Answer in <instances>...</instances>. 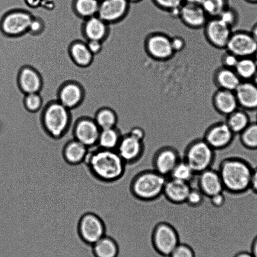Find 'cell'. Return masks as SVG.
Segmentation results:
<instances>
[{"mask_svg":"<svg viewBox=\"0 0 257 257\" xmlns=\"http://www.w3.org/2000/svg\"><path fill=\"white\" fill-rule=\"evenodd\" d=\"M240 135L241 142L245 147L257 149V122L250 123Z\"/></svg>","mask_w":257,"mask_h":257,"instance_id":"cell-35","label":"cell"},{"mask_svg":"<svg viewBox=\"0 0 257 257\" xmlns=\"http://www.w3.org/2000/svg\"><path fill=\"white\" fill-rule=\"evenodd\" d=\"M128 1H131V2H137L139 0H128Z\"/></svg>","mask_w":257,"mask_h":257,"instance_id":"cell-57","label":"cell"},{"mask_svg":"<svg viewBox=\"0 0 257 257\" xmlns=\"http://www.w3.org/2000/svg\"><path fill=\"white\" fill-rule=\"evenodd\" d=\"M24 1L30 8L35 9L42 5L43 0H24Z\"/></svg>","mask_w":257,"mask_h":257,"instance_id":"cell-49","label":"cell"},{"mask_svg":"<svg viewBox=\"0 0 257 257\" xmlns=\"http://www.w3.org/2000/svg\"><path fill=\"white\" fill-rule=\"evenodd\" d=\"M179 16L187 26L192 28L204 27L208 16L201 5L184 3L180 7Z\"/></svg>","mask_w":257,"mask_h":257,"instance_id":"cell-17","label":"cell"},{"mask_svg":"<svg viewBox=\"0 0 257 257\" xmlns=\"http://www.w3.org/2000/svg\"><path fill=\"white\" fill-rule=\"evenodd\" d=\"M225 49L239 58L253 57L257 50V42L250 32H232Z\"/></svg>","mask_w":257,"mask_h":257,"instance_id":"cell-8","label":"cell"},{"mask_svg":"<svg viewBox=\"0 0 257 257\" xmlns=\"http://www.w3.org/2000/svg\"><path fill=\"white\" fill-rule=\"evenodd\" d=\"M214 80L219 89L232 91L241 81L234 69L222 66L216 71Z\"/></svg>","mask_w":257,"mask_h":257,"instance_id":"cell-26","label":"cell"},{"mask_svg":"<svg viewBox=\"0 0 257 257\" xmlns=\"http://www.w3.org/2000/svg\"><path fill=\"white\" fill-rule=\"evenodd\" d=\"M92 176L98 181L112 183L123 176L126 164L116 150L89 148L84 161Z\"/></svg>","mask_w":257,"mask_h":257,"instance_id":"cell-1","label":"cell"},{"mask_svg":"<svg viewBox=\"0 0 257 257\" xmlns=\"http://www.w3.org/2000/svg\"><path fill=\"white\" fill-rule=\"evenodd\" d=\"M99 5L98 0H75L74 10L79 16L85 19L97 15Z\"/></svg>","mask_w":257,"mask_h":257,"instance_id":"cell-33","label":"cell"},{"mask_svg":"<svg viewBox=\"0 0 257 257\" xmlns=\"http://www.w3.org/2000/svg\"><path fill=\"white\" fill-rule=\"evenodd\" d=\"M116 151L126 164L134 163L143 154L144 141L134 138L127 133L122 136Z\"/></svg>","mask_w":257,"mask_h":257,"instance_id":"cell-14","label":"cell"},{"mask_svg":"<svg viewBox=\"0 0 257 257\" xmlns=\"http://www.w3.org/2000/svg\"><path fill=\"white\" fill-rule=\"evenodd\" d=\"M235 257H253L251 253L247 252H242L238 253Z\"/></svg>","mask_w":257,"mask_h":257,"instance_id":"cell-52","label":"cell"},{"mask_svg":"<svg viewBox=\"0 0 257 257\" xmlns=\"http://www.w3.org/2000/svg\"><path fill=\"white\" fill-rule=\"evenodd\" d=\"M167 179L153 169L141 171L131 182L130 194L144 201L156 199L163 195Z\"/></svg>","mask_w":257,"mask_h":257,"instance_id":"cell-3","label":"cell"},{"mask_svg":"<svg viewBox=\"0 0 257 257\" xmlns=\"http://www.w3.org/2000/svg\"><path fill=\"white\" fill-rule=\"evenodd\" d=\"M69 52L73 61L80 66H87L93 60V55L84 42L77 41L72 42L69 47Z\"/></svg>","mask_w":257,"mask_h":257,"instance_id":"cell-27","label":"cell"},{"mask_svg":"<svg viewBox=\"0 0 257 257\" xmlns=\"http://www.w3.org/2000/svg\"><path fill=\"white\" fill-rule=\"evenodd\" d=\"M253 58H254V60H255V62H256V63L257 64V50H256L255 54L253 56Z\"/></svg>","mask_w":257,"mask_h":257,"instance_id":"cell-56","label":"cell"},{"mask_svg":"<svg viewBox=\"0 0 257 257\" xmlns=\"http://www.w3.org/2000/svg\"><path fill=\"white\" fill-rule=\"evenodd\" d=\"M23 102L26 109L31 112L40 111L43 105L42 98L39 92L25 94Z\"/></svg>","mask_w":257,"mask_h":257,"instance_id":"cell-37","label":"cell"},{"mask_svg":"<svg viewBox=\"0 0 257 257\" xmlns=\"http://www.w3.org/2000/svg\"><path fill=\"white\" fill-rule=\"evenodd\" d=\"M88 150L86 146L73 139L64 145L63 156L68 163L77 165L84 161Z\"/></svg>","mask_w":257,"mask_h":257,"instance_id":"cell-25","label":"cell"},{"mask_svg":"<svg viewBox=\"0 0 257 257\" xmlns=\"http://www.w3.org/2000/svg\"><path fill=\"white\" fill-rule=\"evenodd\" d=\"M18 83L22 91L26 94L39 92L42 81L39 73L29 66L23 67L18 75Z\"/></svg>","mask_w":257,"mask_h":257,"instance_id":"cell-23","label":"cell"},{"mask_svg":"<svg viewBox=\"0 0 257 257\" xmlns=\"http://www.w3.org/2000/svg\"><path fill=\"white\" fill-rule=\"evenodd\" d=\"M160 8L169 11L174 14L176 12L179 13V10L183 4L184 0H154Z\"/></svg>","mask_w":257,"mask_h":257,"instance_id":"cell-38","label":"cell"},{"mask_svg":"<svg viewBox=\"0 0 257 257\" xmlns=\"http://www.w3.org/2000/svg\"><path fill=\"white\" fill-rule=\"evenodd\" d=\"M218 172L224 190L229 194H244L250 188L253 170L245 161L237 158L226 159Z\"/></svg>","mask_w":257,"mask_h":257,"instance_id":"cell-2","label":"cell"},{"mask_svg":"<svg viewBox=\"0 0 257 257\" xmlns=\"http://www.w3.org/2000/svg\"><path fill=\"white\" fill-rule=\"evenodd\" d=\"M211 204L216 207H220L225 202V194L221 192L209 198Z\"/></svg>","mask_w":257,"mask_h":257,"instance_id":"cell-45","label":"cell"},{"mask_svg":"<svg viewBox=\"0 0 257 257\" xmlns=\"http://www.w3.org/2000/svg\"><path fill=\"white\" fill-rule=\"evenodd\" d=\"M250 188L253 193L257 195V168L253 170Z\"/></svg>","mask_w":257,"mask_h":257,"instance_id":"cell-48","label":"cell"},{"mask_svg":"<svg viewBox=\"0 0 257 257\" xmlns=\"http://www.w3.org/2000/svg\"><path fill=\"white\" fill-rule=\"evenodd\" d=\"M226 123L234 134H240L250 123L246 112L238 109L227 116Z\"/></svg>","mask_w":257,"mask_h":257,"instance_id":"cell-31","label":"cell"},{"mask_svg":"<svg viewBox=\"0 0 257 257\" xmlns=\"http://www.w3.org/2000/svg\"><path fill=\"white\" fill-rule=\"evenodd\" d=\"M204 28L206 38L212 46L217 49H225L232 28L218 17L208 20Z\"/></svg>","mask_w":257,"mask_h":257,"instance_id":"cell-9","label":"cell"},{"mask_svg":"<svg viewBox=\"0 0 257 257\" xmlns=\"http://www.w3.org/2000/svg\"><path fill=\"white\" fill-rule=\"evenodd\" d=\"M108 24L97 15L87 18L83 25V33L87 40L103 41L108 33Z\"/></svg>","mask_w":257,"mask_h":257,"instance_id":"cell-24","label":"cell"},{"mask_svg":"<svg viewBox=\"0 0 257 257\" xmlns=\"http://www.w3.org/2000/svg\"><path fill=\"white\" fill-rule=\"evenodd\" d=\"M195 175L189 165L183 160H181L169 177L190 183Z\"/></svg>","mask_w":257,"mask_h":257,"instance_id":"cell-34","label":"cell"},{"mask_svg":"<svg viewBox=\"0 0 257 257\" xmlns=\"http://www.w3.org/2000/svg\"><path fill=\"white\" fill-rule=\"evenodd\" d=\"M86 44L93 55L100 53L102 50V41L96 40H89L87 41Z\"/></svg>","mask_w":257,"mask_h":257,"instance_id":"cell-44","label":"cell"},{"mask_svg":"<svg viewBox=\"0 0 257 257\" xmlns=\"http://www.w3.org/2000/svg\"><path fill=\"white\" fill-rule=\"evenodd\" d=\"M93 119L100 130L116 127L118 122L116 112L105 106L100 107L96 110Z\"/></svg>","mask_w":257,"mask_h":257,"instance_id":"cell-29","label":"cell"},{"mask_svg":"<svg viewBox=\"0 0 257 257\" xmlns=\"http://www.w3.org/2000/svg\"><path fill=\"white\" fill-rule=\"evenodd\" d=\"M92 247L96 257H115L117 253L115 242L105 235L94 243Z\"/></svg>","mask_w":257,"mask_h":257,"instance_id":"cell-32","label":"cell"},{"mask_svg":"<svg viewBox=\"0 0 257 257\" xmlns=\"http://www.w3.org/2000/svg\"><path fill=\"white\" fill-rule=\"evenodd\" d=\"M247 3L253 4H257V0H245Z\"/></svg>","mask_w":257,"mask_h":257,"instance_id":"cell-55","label":"cell"},{"mask_svg":"<svg viewBox=\"0 0 257 257\" xmlns=\"http://www.w3.org/2000/svg\"><path fill=\"white\" fill-rule=\"evenodd\" d=\"M234 134L226 122L215 123L205 132L203 139L215 150L222 149L231 143Z\"/></svg>","mask_w":257,"mask_h":257,"instance_id":"cell-16","label":"cell"},{"mask_svg":"<svg viewBox=\"0 0 257 257\" xmlns=\"http://www.w3.org/2000/svg\"><path fill=\"white\" fill-rule=\"evenodd\" d=\"M238 59L236 56L226 51L221 58L222 67L234 69Z\"/></svg>","mask_w":257,"mask_h":257,"instance_id":"cell-42","label":"cell"},{"mask_svg":"<svg viewBox=\"0 0 257 257\" xmlns=\"http://www.w3.org/2000/svg\"><path fill=\"white\" fill-rule=\"evenodd\" d=\"M83 91L77 83L68 82L60 88L58 101L70 110L77 107L82 102Z\"/></svg>","mask_w":257,"mask_h":257,"instance_id":"cell-21","label":"cell"},{"mask_svg":"<svg viewBox=\"0 0 257 257\" xmlns=\"http://www.w3.org/2000/svg\"><path fill=\"white\" fill-rule=\"evenodd\" d=\"M239 106L243 109H257V86L251 81H241L234 91Z\"/></svg>","mask_w":257,"mask_h":257,"instance_id":"cell-20","label":"cell"},{"mask_svg":"<svg viewBox=\"0 0 257 257\" xmlns=\"http://www.w3.org/2000/svg\"><path fill=\"white\" fill-rule=\"evenodd\" d=\"M134 138L144 141L145 137V132L143 128L139 126L132 127L128 133Z\"/></svg>","mask_w":257,"mask_h":257,"instance_id":"cell-47","label":"cell"},{"mask_svg":"<svg viewBox=\"0 0 257 257\" xmlns=\"http://www.w3.org/2000/svg\"><path fill=\"white\" fill-rule=\"evenodd\" d=\"M191 189L190 183L168 177L165 184L163 195L171 202L181 203L186 202Z\"/></svg>","mask_w":257,"mask_h":257,"instance_id":"cell-19","label":"cell"},{"mask_svg":"<svg viewBox=\"0 0 257 257\" xmlns=\"http://www.w3.org/2000/svg\"><path fill=\"white\" fill-rule=\"evenodd\" d=\"M154 243L161 253L170 255L179 244L177 234L169 225L162 223L156 228L153 236Z\"/></svg>","mask_w":257,"mask_h":257,"instance_id":"cell-15","label":"cell"},{"mask_svg":"<svg viewBox=\"0 0 257 257\" xmlns=\"http://www.w3.org/2000/svg\"><path fill=\"white\" fill-rule=\"evenodd\" d=\"M208 16L217 17L228 7L227 0H204L201 4Z\"/></svg>","mask_w":257,"mask_h":257,"instance_id":"cell-36","label":"cell"},{"mask_svg":"<svg viewBox=\"0 0 257 257\" xmlns=\"http://www.w3.org/2000/svg\"><path fill=\"white\" fill-rule=\"evenodd\" d=\"M171 45L175 53L182 50L185 47V42L182 38L179 36H175L171 38Z\"/></svg>","mask_w":257,"mask_h":257,"instance_id":"cell-46","label":"cell"},{"mask_svg":"<svg viewBox=\"0 0 257 257\" xmlns=\"http://www.w3.org/2000/svg\"><path fill=\"white\" fill-rule=\"evenodd\" d=\"M205 196L198 188H192L187 197L186 202L193 206L201 204L204 201Z\"/></svg>","mask_w":257,"mask_h":257,"instance_id":"cell-39","label":"cell"},{"mask_svg":"<svg viewBox=\"0 0 257 257\" xmlns=\"http://www.w3.org/2000/svg\"><path fill=\"white\" fill-rule=\"evenodd\" d=\"M122 136L116 127L101 130L97 147L105 150H116Z\"/></svg>","mask_w":257,"mask_h":257,"instance_id":"cell-28","label":"cell"},{"mask_svg":"<svg viewBox=\"0 0 257 257\" xmlns=\"http://www.w3.org/2000/svg\"><path fill=\"white\" fill-rule=\"evenodd\" d=\"M145 47L148 54L159 60H167L174 53L171 45V38L162 33L150 35L147 39Z\"/></svg>","mask_w":257,"mask_h":257,"instance_id":"cell-12","label":"cell"},{"mask_svg":"<svg viewBox=\"0 0 257 257\" xmlns=\"http://www.w3.org/2000/svg\"><path fill=\"white\" fill-rule=\"evenodd\" d=\"M170 257H194L192 249L187 245L178 244L170 255Z\"/></svg>","mask_w":257,"mask_h":257,"instance_id":"cell-41","label":"cell"},{"mask_svg":"<svg viewBox=\"0 0 257 257\" xmlns=\"http://www.w3.org/2000/svg\"><path fill=\"white\" fill-rule=\"evenodd\" d=\"M251 254L253 257H257V237L254 240L251 248Z\"/></svg>","mask_w":257,"mask_h":257,"instance_id":"cell-50","label":"cell"},{"mask_svg":"<svg viewBox=\"0 0 257 257\" xmlns=\"http://www.w3.org/2000/svg\"><path fill=\"white\" fill-rule=\"evenodd\" d=\"M257 86V72L251 80Z\"/></svg>","mask_w":257,"mask_h":257,"instance_id":"cell-54","label":"cell"},{"mask_svg":"<svg viewBox=\"0 0 257 257\" xmlns=\"http://www.w3.org/2000/svg\"><path fill=\"white\" fill-rule=\"evenodd\" d=\"M217 17L231 28L237 22V14L235 10L229 7L224 10Z\"/></svg>","mask_w":257,"mask_h":257,"instance_id":"cell-40","label":"cell"},{"mask_svg":"<svg viewBox=\"0 0 257 257\" xmlns=\"http://www.w3.org/2000/svg\"><path fill=\"white\" fill-rule=\"evenodd\" d=\"M181 160L179 152L175 148L171 147H162L154 156L153 169L168 178Z\"/></svg>","mask_w":257,"mask_h":257,"instance_id":"cell-11","label":"cell"},{"mask_svg":"<svg viewBox=\"0 0 257 257\" xmlns=\"http://www.w3.org/2000/svg\"><path fill=\"white\" fill-rule=\"evenodd\" d=\"M241 81H251L257 72L253 57L240 58L234 69Z\"/></svg>","mask_w":257,"mask_h":257,"instance_id":"cell-30","label":"cell"},{"mask_svg":"<svg viewBox=\"0 0 257 257\" xmlns=\"http://www.w3.org/2000/svg\"><path fill=\"white\" fill-rule=\"evenodd\" d=\"M128 0H102L99 3L97 16L108 24L117 22L126 15Z\"/></svg>","mask_w":257,"mask_h":257,"instance_id":"cell-13","label":"cell"},{"mask_svg":"<svg viewBox=\"0 0 257 257\" xmlns=\"http://www.w3.org/2000/svg\"><path fill=\"white\" fill-rule=\"evenodd\" d=\"M213 104L216 111L227 116L238 109L234 91L218 89L214 94Z\"/></svg>","mask_w":257,"mask_h":257,"instance_id":"cell-22","label":"cell"},{"mask_svg":"<svg viewBox=\"0 0 257 257\" xmlns=\"http://www.w3.org/2000/svg\"><path fill=\"white\" fill-rule=\"evenodd\" d=\"M44 29L43 21L39 17H34L29 26L28 32L32 34H38Z\"/></svg>","mask_w":257,"mask_h":257,"instance_id":"cell-43","label":"cell"},{"mask_svg":"<svg viewBox=\"0 0 257 257\" xmlns=\"http://www.w3.org/2000/svg\"><path fill=\"white\" fill-rule=\"evenodd\" d=\"M252 36L257 42V23H256L252 28L251 31L250 32Z\"/></svg>","mask_w":257,"mask_h":257,"instance_id":"cell-51","label":"cell"},{"mask_svg":"<svg viewBox=\"0 0 257 257\" xmlns=\"http://www.w3.org/2000/svg\"><path fill=\"white\" fill-rule=\"evenodd\" d=\"M204 0H184L185 3L201 5Z\"/></svg>","mask_w":257,"mask_h":257,"instance_id":"cell-53","label":"cell"},{"mask_svg":"<svg viewBox=\"0 0 257 257\" xmlns=\"http://www.w3.org/2000/svg\"><path fill=\"white\" fill-rule=\"evenodd\" d=\"M198 175V188L206 197L209 198L224 190L218 172L209 168Z\"/></svg>","mask_w":257,"mask_h":257,"instance_id":"cell-18","label":"cell"},{"mask_svg":"<svg viewBox=\"0 0 257 257\" xmlns=\"http://www.w3.org/2000/svg\"><path fill=\"white\" fill-rule=\"evenodd\" d=\"M214 159V150L203 139L195 140L186 148L183 160L198 174L210 168Z\"/></svg>","mask_w":257,"mask_h":257,"instance_id":"cell-5","label":"cell"},{"mask_svg":"<svg viewBox=\"0 0 257 257\" xmlns=\"http://www.w3.org/2000/svg\"><path fill=\"white\" fill-rule=\"evenodd\" d=\"M100 131L93 118L83 117L75 122L68 133L89 149L97 146Z\"/></svg>","mask_w":257,"mask_h":257,"instance_id":"cell-7","label":"cell"},{"mask_svg":"<svg viewBox=\"0 0 257 257\" xmlns=\"http://www.w3.org/2000/svg\"><path fill=\"white\" fill-rule=\"evenodd\" d=\"M33 18L31 13L25 10L11 11L3 18L1 22V30L9 36L22 35L28 32Z\"/></svg>","mask_w":257,"mask_h":257,"instance_id":"cell-6","label":"cell"},{"mask_svg":"<svg viewBox=\"0 0 257 257\" xmlns=\"http://www.w3.org/2000/svg\"><path fill=\"white\" fill-rule=\"evenodd\" d=\"M78 231L81 238L91 245L105 235L102 221L92 213H87L82 216L79 223Z\"/></svg>","mask_w":257,"mask_h":257,"instance_id":"cell-10","label":"cell"},{"mask_svg":"<svg viewBox=\"0 0 257 257\" xmlns=\"http://www.w3.org/2000/svg\"><path fill=\"white\" fill-rule=\"evenodd\" d=\"M70 109L58 101L48 103L41 110V121L46 133L59 139L67 133L71 124Z\"/></svg>","mask_w":257,"mask_h":257,"instance_id":"cell-4","label":"cell"}]
</instances>
